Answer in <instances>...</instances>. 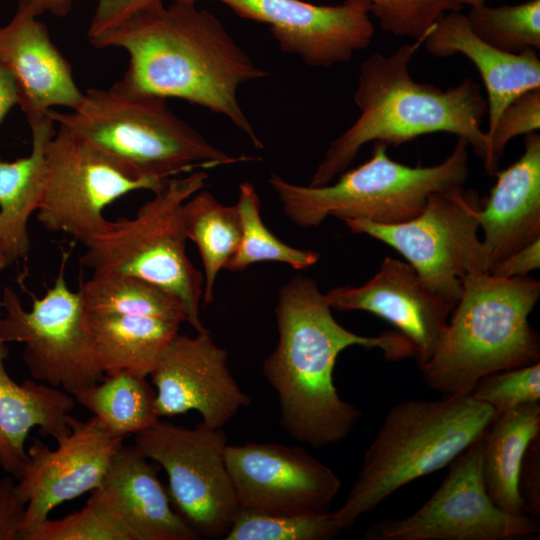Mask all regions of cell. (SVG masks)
<instances>
[{"label":"cell","instance_id":"obj_1","mask_svg":"<svg viewBox=\"0 0 540 540\" xmlns=\"http://www.w3.org/2000/svg\"><path fill=\"white\" fill-rule=\"evenodd\" d=\"M90 43L128 52V68L115 87L207 108L230 120L254 147L264 148L237 93L240 86L268 73L208 10L195 3L173 2L137 13Z\"/></svg>","mask_w":540,"mask_h":540},{"label":"cell","instance_id":"obj_2","mask_svg":"<svg viewBox=\"0 0 540 540\" xmlns=\"http://www.w3.org/2000/svg\"><path fill=\"white\" fill-rule=\"evenodd\" d=\"M331 310L313 279L292 277L279 290L278 342L262 366L278 396L282 427L315 448L345 440L362 417L334 384L335 363L343 350L361 346L379 348L390 360L414 357L412 344L398 331L358 335L339 324Z\"/></svg>","mask_w":540,"mask_h":540},{"label":"cell","instance_id":"obj_3","mask_svg":"<svg viewBox=\"0 0 540 540\" xmlns=\"http://www.w3.org/2000/svg\"><path fill=\"white\" fill-rule=\"evenodd\" d=\"M421 44H404L389 55L375 52L360 64L353 96L360 114L330 143L309 186L331 183L369 142L399 145L427 134L450 133L484 159L487 138L482 122L487 101L480 84L467 77L442 90L415 81L410 64Z\"/></svg>","mask_w":540,"mask_h":540},{"label":"cell","instance_id":"obj_4","mask_svg":"<svg viewBox=\"0 0 540 540\" xmlns=\"http://www.w3.org/2000/svg\"><path fill=\"white\" fill-rule=\"evenodd\" d=\"M540 281L468 275L432 357L421 368L424 383L442 395L470 394L482 377L540 360V338L529 315Z\"/></svg>","mask_w":540,"mask_h":540},{"label":"cell","instance_id":"obj_5","mask_svg":"<svg viewBox=\"0 0 540 540\" xmlns=\"http://www.w3.org/2000/svg\"><path fill=\"white\" fill-rule=\"evenodd\" d=\"M495 416L470 394L393 406L368 446L346 500L332 512L340 530L351 529L403 486L450 465Z\"/></svg>","mask_w":540,"mask_h":540},{"label":"cell","instance_id":"obj_6","mask_svg":"<svg viewBox=\"0 0 540 540\" xmlns=\"http://www.w3.org/2000/svg\"><path fill=\"white\" fill-rule=\"evenodd\" d=\"M166 100L112 85L88 89L75 110L51 109L48 115L137 178L165 182L179 173L255 160L213 146Z\"/></svg>","mask_w":540,"mask_h":540},{"label":"cell","instance_id":"obj_7","mask_svg":"<svg viewBox=\"0 0 540 540\" xmlns=\"http://www.w3.org/2000/svg\"><path fill=\"white\" fill-rule=\"evenodd\" d=\"M384 142H374L372 155L360 166L344 171L335 183L304 186L276 174L269 184L283 212L294 224L310 228L328 216L342 221L366 219L397 224L412 219L430 194L464 186L469 176L468 143L457 138L452 152L432 166H409L391 159Z\"/></svg>","mask_w":540,"mask_h":540},{"label":"cell","instance_id":"obj_8","mask_svg":"<svg viewBox=\"0 0 540 540\" xmlns=\"http://www.w3.org/2000/svg\"><path fill=\"white\" fill-rule=\"evenodd\" d=\"M207 179L205 170L170 178L132 218L109 221L104 231L79 241L85 248L80 263L93 274L124 273L164 288L182 301L196 332L207 330L199 315L204 278L186 253L182 207Z\"/></svg>","mask_w":540,"mask_h":540},{"label":"cell","instance_id":"obj_9","mask_svg":"<svg viewBox=\"0 0 540 540\" xmlns=\"http://www.w3.org/2000/svg\"><path fill=\"white\" fill-rule=\"evenodd\" d=\"M477 192L464 186L430 194L423 210L402 223L382 224L366 219L343 222L356 234H365L399 252L434 292L454 302L462 281L489 264L477 218Z\"/></svg>","mask_w":540,"mask_h":540},{"label":"cell","instance_id":"obj_10","mask_svg":"<svg viewBox=\"0 0 540 540\" xmlns=\"http://www.w3.org/2000/svg\"><path fill=\"white\" fill-rule=\"evenodd\" d=\"M65 253L54 284L26 310L17 293L4 287L0 342L23 344V361L38 381L73 395L102 380L87 311L79 292L66 283Z\"/></svg>","mask_w":540,"mask_h":540},{"label":"cell","instance_id":"obj_11","mask_svg":"<svg viewBox=\"0 0 540 540\" xmlns=\"http://www.w3.org/2000/svg\"><path fill=\"white\" fill-rule=\"evenodd\" d=\"M136 448L162 467L175 511L199 537H224L239 512L225 463L222 428H185L158 419L135 435Z\"/></svg>","mask_w":540,"mask_h":540},{"label":"cell","instance_id":"obj_12","mask_svg":"<svg viewBox=\"0 0 540 540\" xmlns=\"http://www.w3.org/2000/svg\"><path fill=\"white\" fill-rule=\"evenodd\" d=\"M39 223L77 241L105 230L104 209L134 191L159 192L166 181L137 178L104 153L59 125L45 152Z\"/></svg>","mask_w":540,"mask_h":540},{"label":"cell","instance_id":"obj_13","mask_svg":"<svg viewBox=\"0 0 540 540\" xmlns=\"http://www.w3.org/2000/svg\"><path fill=\"white\" fill-rule=\"evenodd\" d=\"M483 435L449 465L430 498L399 519L369 526L367 540H514L539 533L537 519L512 515L489 496L482 476Z\"/></svg>","mask_w":540,"mask_h":540},{"label":"cell","instance_id":"obj_14","mask_svg":"<svg viewBox=\"0 0 540 540\" xmlns=\"http://www.w3.org/2000/svg\"><path fill=\"white\" fill-rule=\"evenodd\" d=\"M225 463L239 510L273 515L326 513L341 487L330 467L298 446L227 444Z\"/></svg>","mask_w":540,"mask_h":540},{"label":"cell","instance_id":"obj_15","mask_svg":"<svg viewBox=\"0 0 540 540\" xmlns=\"http://www.w3.org/2000/svg\"><path fill=\"white\" fill-rule=\"evenodd\" d=\"M195 3L200 0H171ZM237 16L266 24L280 49L311 67L329 68L352 60L370 46L375 28L370 6L361 0L317 5L303 0H216Z\"/></svg>","mask_w":540,"mask_h":540},{"label":"cell","instance_id":"obj_16","mask_svg":"<svg viewBox=\"0 0 540 540\" xmlns=\"http://www.w3.org/2000/svg\"><path fill=\"white\" fill-rule=\"evenodd\" d=\"M69 426L56 448L33 438L27 449L28 459L17 479L26 503L22 532L47 519L58 505L100 487L123 445L124 438L111 434L94 416L86 421L70 416Z\"/></svg>","mask_w":540,"mask_h":540},{"label":"cell","instance_id":"obj_17","mask_svg":"<svg viewBox=\"0 0 540 540\" xmlns=\"http://www.w3.org/2000/svg\"><path fill=\"white\" fill-rule=\"evenodd\" d=\"M227 357L208 330L176 334L150 374L159 418L195 410L206 425L222 428L248 406L251 399L233 378Z\"/></svg>","mask_w":540,"mask_h":540},{"label":"cell","instance_id":"obj_18","mask_svg":"<svg viewBox=\"0 0 540 540\" xmlns=\"http://www.w3.org/2000/svg\"><path fill=\"white\" fill-rule=\"evenodd\" d=\"M331 309L365 311L393 325L414 348L421 369L432 357L455 303L430 289L408 263L387 256L363 285L331 289Z\"/></svg>","mask_w":540,"mask_h":540},{"label":"cell","instance_id":"obj_19","mask_svg":"<svg viewBox=\"0 0 540 540\" xmlns=\"http://www.w3.org/2000/svg\"><path fill=\"white\" fill-rule=\"evenodd\" d=\"M128 540H194L199 537L171 504L168 490L135 445H122L100 487L88 499Z\"/></svg>","mask_w":540,"mask_h":540},{"label":"cell","instance_id":"obj_20","mask_svg":"<svg viewBox=\"0 0 540 540\" xmlns=\"http://www.w3.org/2000/svg\"><path fill=\"white\" fill-rule=\"evenodd\" d=\"M0 63L14 77L18 105L29 125L48 117L55 107L75 110L83 100L84 92L73 78L70 63L34 14L17 10L0 27Z\"/></svg>","mask_w":540,"mask_h":540},{"label":"cell","instance_id":"obj_21","mask_svg":"<svg viewBox=\"0 0 540 540\" xmlns=\"http://www.w3.org/2000/svg\"><path fill=\"white\" fill-rule=\"evenodd\" d=\"M494 175L495 184L477 213L489 270L540 238L539 133L525 135L522 155Z\"/></svg>","mask_w":540,"mask_h":540},{"label":"cell","instance_id":"obj_22","mask_svg":"<svg viewBox=\"0 0 540 540\" xmlns=\"http://www.w3.org/2000/svg\"><path fill=\"white\" fill-rule=\"evenodd\" d=\"M422 44L433 56L462 54L475 65L487 95L486 134L494 128L508 104L530 90L540 89V60L536 50L509 53L495 48L471 30L466 15L460 11L441 16Z\"/></svg>","mask_w":540,"mask_h":540},{"label":"cell","instance_id":"obj_23","mask_svg":"<svg viewBox=\"0 0 540 540\" xmlns=\"http://www.w3.org/2000/svg\"><path fill=\"white\" fill-rule=\"evenodd\" d=\"M9 349L0 342V467L16 480L28 459L26 440L32 428L55 440L70 431L74 397L64 390L32 380L17 383L8 374Z\"/></svg>","mask_w":540,"mask_h":540},{"label":"cell","instance_id":"obj_24","mask_svg":"<svg viewBox=\"0 0 540 540\" xmlns=\"http://www.w3.org/2000/svg\"><path fill=\"white\" fill-rule=\"evenodd\" d=\"M54 124L49 115L30 124V155L13 162L0 159V247L10 263L25 258L30 249L28 221L42 199L45 152L56 132Z\"/></svg>","mask_w":540,"mask_h":540},{"label":"cell","instance_id":"obj_25","mask_svg":"<svg viewBox=\"0 0 540 540\" xmlns=\"http://www.w3.org/2000/svg\"><path fill=\"white\" fill-rule=\"evenodd\" d=\"M540 437V404H524L495 416L483 434L482 476L493 502L512 515H527L519 477L530 444Z\"/></svg>","mask_w":540,"mask_h":540},{"label":"cell","instance_id":"obj_26","mask_svg":"<svg viewBox=\"0 0 540 540\" xmlns=\"http://www.w3.org/2000/svg\"><path fill=\"white\" fill-rule=\"evenodd\" d=\"M89 327L105 374L126 370L147 377L181 323L161 318L89 313Z\"/></svg>","mask_w":540,"mask_h":540},{"label":"cell","instance_id":"obj_27","mask_svg":"<svg viewBox=\"0 0 540 540\" xmlns=\"http://www.w3.org/2000/svg\"><path fill=\"white\" fill-rule=\"evenodd\" d=\"M72 396L111 434L122 438L136 435L159 419L155 390L146 377L126 370L105 374Z\"/></svg>","mask_w":540,"mask_h":540},{"label":"cell","instance_id":"obj_28","mask_svg":"<svg viewBox=\"0 0 540 540\" xmlns=\"http://www.w3.org/2000/svg\"><path fill=\"white\" fill-rule=\"evenodd\" d=\"M187 239L193 241L204 268L203 301L214 299L217 275L235 253L241 240V221L236 205L221 204L209 191H198L182 207Z\"/></svg>","mask_w":540,"mask_h":540},{"label":"cell","instance_id":"obj_29","mask_svg":"<svg viewBox=\"0 0 540 540\" xmlns=\"http://www.w3.org/2000/svg\"><path fill=\"white\" fill-rule=\"evenodd\" d=\"M79 295L89 313L136 315L183 323L182 301L164 288L124 273H99L81 282Z\"/></svg>","mask_w":540,"mask_h":540},{"label":"cell","instance_id":"obj_30","mask_svg":"<svg viewBox=\"0 0 540 540\" xmlns=\"http://www.w3.org/2000/svg\"><path fill=\"white\" fill-rule=\"evenodd\" d=\"M236 206L241 221V240L224 269L242 271L254 263L273 261L303 270L317 263L318 252L291 247L265 226L260 216L259 196L250 182L239 184Z\"/></svg>","mask_w":540,"mask_h":540},{"label":"cell","instance_id":"obj_31","mask_svg":"<svg viewBox=\"0 0 540 540\" xmlns=\"http://www.w3.org/2000/svg\"><path fill=\"white\" fill-rule=\"evenodd\" d=\"M465 15L471 30L499 50L540 49V0L497 7L484 3L471 6Z\"/></svg>","mask_w":540,"mask_h":540},{"label":"cell","instance_id":"obj_32","mask_svg":"<svg viewBox=\"0 0 540 540\" xmlns=\"http://www.w3.org/2000/svg\"><path fill=\"white\" fill-rule=\"evenodd\" d=\"M340 528L332 512L273 515L239 510L224 540H328Z\"/></svg>","mask_w":540,"mask_h":540},{"label":"cell","instance_id":"obj_33","mask_svg":"<svg viewBox=\"0 0 540 540\" xmlns=\"http://www.w3.org/2000/svg\"><path fill=\"white\" fill-rule=\"evenodd\" d=\"M383 31L399 38L423 40L436 21L450 11H461L457 0H361Z\"/></svg>","mask_w":540,"mask_h":540},{"label":"cell","instance_id":"obj_34","mask_svg":"<svg viewBox=\"0 0 540 540\" xmlns=\"http://www.w3.org/2000/svg\"><path fill=\"white\" fill-rule=\"evenodd\" d=\"M496 415L540 400V362L497 371L479 379L470 392Z\"/></svg>","mask_w":540,"mask_h":540},{"label":"cell","instance_id":"obj_35","mask_svg":"<svg viewBox=\"0 0 540 540\" xmlns=\"http://www.w3.org/2000/svg\"><path fill=\"white\" fill-rule=\"evenodd\" d=\"M20 540H128L126 535L97 506L85 507L51 520L49 517L24 530Z\"/></svg>","mask_w":540,"mask_h":540},{"label":"cell","instance_id":"obj_36","mask_svg":"<svg viewBox=\"0 0 540 540\" xmlns=\"http://www.w3.org/2000/svg\"><path fill=\"white\" fill-rule=\"evenodd\" d=\"M540 128V89L530 90L508 104L494 128L486 134L483 159L487 174L494 175L510 140L519 135L538 132Z\"/></svg>","mask_w":540,"mask_h":540},{"label":"cell","instance_id":"obj_37","mask_svg":"<svg viewBox=\"0 0 540 540\" xmlns=\"http://www.w3.org/2000/svg\"><path fill=\"white\" fill-rule=\"evenodd\" d=\"M162 0H98L89 29V41L115 28L129 17L144 11L160 9Z\"/></svg>","mask_w":540,"mask_h":540},{"label":"cell","instance_id":"obj_38","mask_svg":"<svg viewBox=\"0 0 540 540\" xmlns=\"http://www.w3.org/2000/svg\"><path fill=\"white\" fill-rule=\"evenodd\" d=\"M26 503L17 490V480L7 475L0 479V540H20L25 523Z\"/></svg>","mask_w":540,"mask_h":540},{"label":"cell","instance_id":"obj_39","mask_svg":"<svg viewBox=\"0 0 540 540\" xmlns=\"http://www.w3.org/2000/svg\"><path fill=\"white\" fill-rule=\"evenodd\" d=\"M519 492L525 513L540 520V437L529 446L521 467Z\"/></svg>","mask_w":540,"mask_h":540},{"label":"cell","instance_id":"obj_40","mask_svg":"<svg viewBox=\"0 0 540 540\" xmlns=\"http://www.w3.org/2000/svg\"><path fill=\"white\" fill-rule=\"evenodd\" d=\"M540 266V238L509 254L493 265L489 273L501 278L524 277Z\"/></svg>","mask_w":540,"mask_h":540},{"label":"cell","instance_id":"obj_41","mask_svg":"<svg viewBox=\"0 0 540 540\" xmlns=\"http://www.w3.org/2000/svg\"><path fill=\"white\" fill-rule=\"evenodd\" d=\"M72 7V0H18V10L36 16L49 12L53 15L66 16Z\"/></svg>","mask_w":540,"mask_h":540},{"label":"cell","instance_id":"obj_42","mask_svg":"<svg viewBox=\"0 0 540 540\" xmlns=\"http://www.w3.org/2000/svg\"><path fill=\"white\" fill-rule=\"evenodd\" d=\"M19 102L18 90L10 71L0 63V123Z\"/></svg>","mask_w":540,"mask_h":540},{"label":"cell","instance_id":"obj_43","mask_svg":"<svg viewBox=\"0 0 540 540\" xmlns=\"http://www.w3.org/2000/svg\"><path fill=\"white\" fill-rule=\"evenodd\" d=\"M458 1V4L462 7L464 5H468V6H476V5H480V4H484L486 3L487 0H457Z\"/></svg>","mask_w":540,"mask_h":540},{"label":"cell","instance_id":"obj_44","mask_svg":"<svg viewBox=\"0 0 540 540\" xmlns=\"http://www.w3.org/2000/svg\"><path fill=\"white\" fill-rule=\"evenodd\" d=\"M10 264V261L4 251L0 247V272L4 270L8 265Z\"/></svg>","mask_w":540,"mask_h":540}]
</instances>
